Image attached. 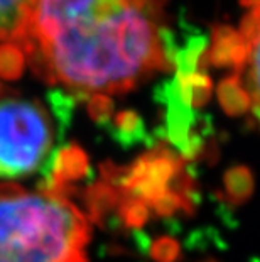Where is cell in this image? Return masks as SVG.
Instances as JSON below:
<instances>
[{
  "label": "cell",
  "instance_id": "obj_1",
  "mask_svg": "<svg viewBox=\"0 0 260 262\" xmlns=\"http://www.w3.org/2000/svg\"><path fill=\"white\" fill-rule=\"evenodd\" d=\"M166 0H34L19 48L31 70L81 102L124 93L173 70L176 39Z\"/></svg>",
  "mask_w": 260,
  "mask_h": 262
},
{
  "label": "cell",
  "instance_id": "obj_2",
  "mask_svg": "<svg viewBox=\"0 0 260 262\" xmlns=\"http://www.w3.org/2000/svg\"><path fill=\"white\" fill-rule=\"evenodd\" d=\"M90 222L64 198L0 200V262H88Z\"/></svg>",
  "mask_w": 260,
  "mask_h": 262
},
{
  "label": "cell",
  "instance_id": "obj_3",
  "mask_svg": "<svg viewBox=\"0 0 260 262\" xmlns=\"http://www.w3.org/2000/svg\"><path fill=\"white\" fill-rule=\"evenodd\" d=\"M53 141V120L37 100H0V178H24L41 169Z\"/></svg>",
  "mask_w": 260,
  "mask_h": 262
},
{
  "label": "cell",
  "instance_id": "obj_4",
  "mask_svg": "<svg viewBox=\"0 0 260 262\" xmlns=\"http://www.w3.org/2000/svg\"><path fill=\"white\" fill-rule=\"evenodd\" d=\"M184 168L179 154L171 150L166 142H156L127 166L119 189L151 205L169 188L171 180Z\"/></svg>",
  "mask_w": 260,
  "mask_h": 262
},
{
  "label": "cell",
  "instance_id": "obj_5",
  "mask_svg": "<svg viewBox=\"0 0 260 262\" xmlns=\"http://www.w3.org/2000/svg\"><path fill=\"white\" fill-rule=\"evenodd\" d=\"M154 98L164 107V124L157 132L159 137H162V142L168 141L174 147H178L181 154L187 144L190 132L196 124L198 115L181 98L176 78L164 80L160 83L154 92Z\"/></svg>",
  "mask_w": 260,
  "mask_h": 262
},
{
  "label": "cell",
  "instance_id": "obj_6",
  "mask_svg": "<svg viewBox=\"0 0 260 262\" xmlns=\"http://www.w3.org/2000/svg\"><path fill=\"white\" fill-rule=\"evenodd\" d=\"M255 48H258V41L248 42L233 27L218 26L213 29L211 46L204 53V64H213L217 68H233L235 75H240Z\"/></svg>",
  "mask_w": 260,
  "mask_h": 262
},
{
  "label": "cell",
  "instance_id": "obj_7",
  "mask_svg": "<svg viewBox=\"0 0 260 262\" xmlns=\"http://www.w3.org/2000/svg\"><path fill=\"white\" fill-rule=\"evenodd\" d=\"M42 180L54 185H73L91 176L88 154L76 142L66 144L48 156L42 164Z\"/></svg>",
  "mask_w": 260,
  "mask_h": 262
},
{
  "label": "cell",
  "instance_id": "obj_8",
  "mask_svg": "<svg viewBox=\"0 0 260 262\" xmlns=\"http://www.w3.org/2000/svg\"><path fill=\"white\" fill-rule=\"evenodd\" d=\"M122 193L119 188L105 181L93 183L83 191V203H85L86 219L91 220L93 224L107 228L108 216L117 210V205L122 198Z\"/></svg>",
  "mask_w": 260,
  "mask_h": 262
},
{
  "label": "cell",
  "instance_id": "obj_9",
  "mask_svg": "<svg viewBox=\"0 0 260 262\" xmlns=\"http://www.w3.org/2000/svg\"><path fill=\"white\" fill-rule=\"evenodd\" d=\"M103 129H107L110 137L122 147H132L135 144H149V146L156 144L147 134L140 114H137L135 110H122L112 117V120Z\"/></svg>",
  "mask_w": 260,
  "mask_h": 262
},
{
  "label": "cell",
  "instance_id": "obj_10",
  "mask_svg": "<svg viewBox=\"0 0 260 262\" xmlns=\"http://www.w3.org/2000/svg\"><path fill=\"white\" fill-rule=\"evenodd\" d=\"M34 0H0V41L20 44Z\"/></svg>",
  "mask_w": 260,
  "mask_h": 262
},
{
  "label": "cell",
  "instance_id": "obj_11",
  "mask_svg": "<svg viewBox=\"0 0 260 262\" xmlns=\"http://www.w3.org/2000/svg\"><path fill=\"white\" fill-rule=\"evenodd\" d=\"M217 95H218L221 108L230 117L245 115L248 114V110L252 107L250 95L245 90V86L242 85V80L239 75H231V76H226L225 80H221L217 88Z\"/></svg>",
  "mask_w": 260,
  "mask_h": 262
},
{
  "label": "cell",
  "instance_id": "obj_12",
  "mask_svg": "<svg viewBox=\"0 0 260 262\" xmlns=\"http://www.w3.org/2000/svg\"><path fill=\"white\" fill-rule=\"evenodd\" d=\"M179 86L181 98L190 105L191 108H201L204 107L209 98H211L213 83L211 78L203 71H195L186 76H176Z\"/></svg>",
  "mask_w": 260,
  "mask_h": 262
},
{
  "label": "cell",
  "instance_id": "obj_13",
  "mask_svg": "<svg viewBox=\"0 0 260 262\" xmlns=\"http://www.w3.org/2000/svg\"><path fill=\"white\" fill-rule=\"evenodd\" d=\"M226 200L230 205L245 203L253 193V174L247 166H233L223 176Z\"/></svg>",
  "mask_w": 260,
  "mask_h": 262
},
{
  "label": "cell",
  "instance_id": "obj_14",
  "mask_svg": "<svg viewBox=\"0 0 260 262\" xmlns=\"http://www.w3.org/2000/svg\"><path fill=\"white\" fill-rule=\"evenodd\" d=\"M149 216H151V208L147 203L135 196H130V194H122L117 205V220L120 225L139 230L140 227L147 224Z\"/></svg>",
  "mask_w": 260,
  "mask_h": 262
},
{
  "label": "cell",
  "instance_id": "obj_15",
  "mask_svg": "<svg viewBox=\"0 0 260 262\" xmlns=\"http://www.w3.org/2000/svg\"><path fill=\"white\" fill-rule=\"evenodd\" d=\"M26 58L22 49L14 42L0 44V78L17 80L24 73Z\"/></svg>",
  "mask_w": 260,
  "mask_h": 262
},
{
  "label": "cell",
  "instance_id": "obj_16",
  "mask_svg": "<svg viewBox=\"0 0 260 262\" xmlns=\"http://www.w3.org/2000/svg\"><path fill=\"white\" fill-rule=\"evenodd\" d=\"M48 100L51 103L54 115L59 120V137H63L66 127L71 122V114H73V108L78 103V100H76L75 95L64 90H51L48 93Z\"/></svg>",
  "mask_w": 260,
  "mask_h": 262
},
{
  "label": "cell",
  "instance_id": "obj_17",
  "mask_svg": "<svg viewBox=\"0 0 260 262\" xmlns=\"http://www.w3.org/2000/svg\"><path fill=\"white\" fill-rule=\"evenodd\" d=\"M88 115L100 127H105L113 117V100L103 93H95L88 97Z\"/></svg>",
  "mask_w": 260,
  "mask_h": 262
},
{
  "label": "cell",
  "instance_id": "obj_18",
  "mask_svg": "<svg viewBox=\"0 0 260 262\" xmlns=\"http://www.w3.org/2000/svg\"><path fill=\"white\" fill-rule=\"evenodd\" d=\"M147 250L156 262H178L181 257L179 242L173 237H159L157 241L149 244Z\"/></svg>",
  "mask_w": 260,
  "mask_h": 262
},
{
  "label": "cell",
  "instance_id": "obj_19",
  "mask_svg": "<svg viewBox=\"0 0 260 262\" xmlns=\"http://www.w3.org/2000/svg\"><path fill=\"white\" fill-rule=\"evenodd\" d=\"M149 208H152L156 211V215L159 216H171V215L178 213V211H182L179 198L176 196L171 189H166V193H162L157 200H154V202L149 205Z\"/></svg>",
  "mask_w": 260,
  "mask_h": 262
},
{
  "label": "cell",
  "instance_id": "obj_20",
  "mask_svg": "<svg viewBox=\"0 0 260 262\" xmlns=\"http://www.w3.org/2000/svg\"><path fill=\"white\" fill-rule=\"evenodd\" d=\"M124 172H125V166H119L112 163V161H105V163L100 164V174L103 178V181L115 188H119Z\"/></svg>",
  "mask_w": 260,
  "mask_h": 262
},
{
  "label": "cell",
  "instance_id": "obj_21",
  "mask_svg": "<svg viewBox=\"0 0 260 262\" xmlns=\"http://www.w3.org/2000/svg\"><path fill=\"white\" fill-rule=\"evenodd\" d=\"M24 193H26V189L20 185H15V183H0V200L20 196V194H24Z\"/></svg>",
  "mask_w": 260,
  "mask_h": 262
},
{
  "label": "cell",
  "instance_id": "obj_22",
  "mask_svg": "<svg viewBox=\"0 0 260 262\" xmlns=\"http://www.w3.org/2000/svg\"><path fill=\"white\" fill-rule=\"evenodd\" d=\"M204 262H217V260H211V259H209V260H204Z\"/></svg>",
  "mask_w": 260,
  "mask_h": 262
}]
</instances>
